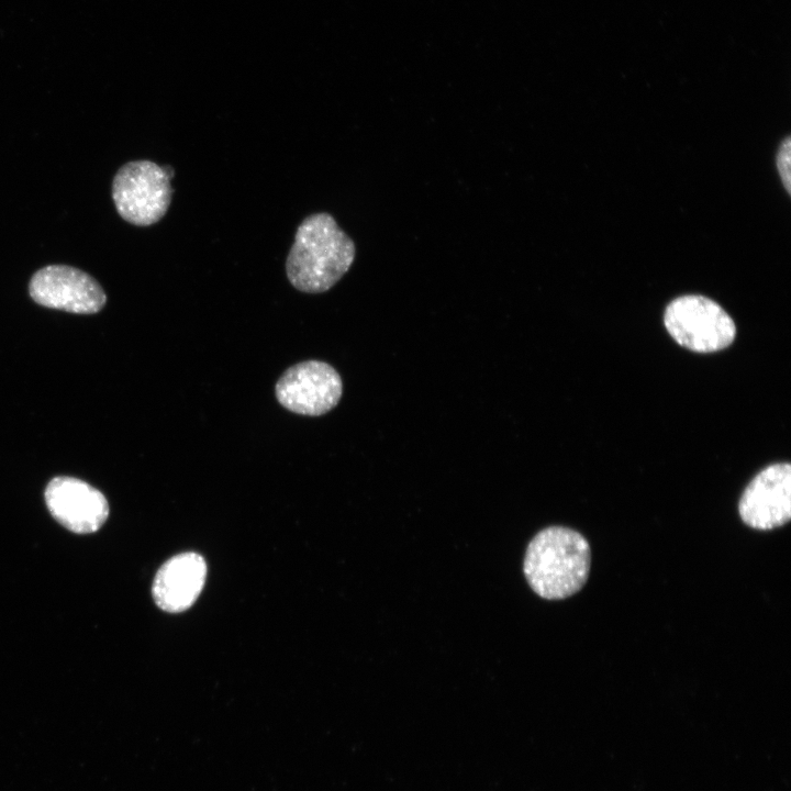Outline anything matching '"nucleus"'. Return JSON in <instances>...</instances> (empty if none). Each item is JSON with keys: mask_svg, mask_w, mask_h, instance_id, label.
<instances>
[{"mask_svg": "<svg viewBox=\"0 0 791 791\" xmlns=\"http://www.w3.org/2000/svg\"><path fill=\"white\" fill-rule=\"evenodd\" d=\"M29 290L41 305L79 314L97 313L107 301L97 280L66 265H51L37 270L31 278Z\"/></svg>", "mask_w": 791, "mask_h": 791, "instance_id": "nucleus-6", "label": "nucleus"}, {"mask_svg": "<svg viewBox=\"0 0 791 791\" xmlns=\"http://www.w3.org/2000/svg\"><path fill=\"white\" fill-rule=\"evenodd\" d=\"M207 564L197 553H182L168 559L157 571L152 593L155 603L169 613L190 608L202 591Z\"/></svg>", "mask_w": 791, "mask_h": 791, "instance_id": "nucleus-9", "label": "nucleus"}, {"mask_svg": "<svg viewBox=\"0 0 791 791\" xmlns=\"http://www.w3.org/2000/svg\"><path fill=\"white\" fill-rule=\"evenodd\" d=\"M590 545L577 531L549 526L539 531L526 548L523 571L539 597L561 600L577 593L590 570Z\"/></svg>", "mask_w": 791, "mask_h": 791, "instance_id": "nucleus-2", "label": "nucleus"}, {"mask_svg": "<svg viewBox=\"0 0 791 791\" xmlns=\"http://www.w3.org/2000/svg\"><path fill=\"white\" fill-rule=\"evenodd\" d=\"M664 323L679 345L698 353L724 349L736 334L735 323L724 309L697 294L672 300L666 308Z\"/></svg>", "mask_w": 791, "mask_h": 791, "instance_id": "nucleus-4", "label": "nucleus"}, {"mask_svg": "<svg viewBox=\"0 0 791 791\" xmlns=\"http://www.w3.org/2000/svg\"><path fill=\"white\" fill-rule=\"evenodd\" d=\"M356 257L354 241L334 216L317 212L298 226L286 259L290 283L305 293L330 290L352 267Z\"/></svg>", "mask_w": 791, "mask_h": 791, "instance_id": "nucleus-1", "label": "nucleus"}, {"mask_svg": "<svg viewBox=\"0 0 791 791\" xmlns=\"http://www.w3.org/2000/svg\"><path fill=\"white\" fill-rule=\"evenodd\" d=\"M175 176L171 166L151 160L124 164L115 174L112 198L118 213L136 226H149L160 221L171 203Z\"/></svg>", "mask_w": 791, "mask_h": 791, "instance_id": "nucleus-3", "label": "nucleus"}, {"mask_svg": "<svg viewBox=\"0 0 791 791\" xmlns=\"http://www.w3.org/2000/svg\"><path fill=\"white\" fill-rule=\"evenodd\" d=\"M791 138L787 136L780 144L777 153V169L780 175L782 185L787 192H791V172H790V159H791Z\"/></svg>", "mask_w": 791, "mask_h": 791, "instance_id": "nucleus-10", "label": "nucleus"}, {"mask_svg": "<svg viewBox=\"0 0 791 791\" xmlns=\"http://www.w3.org/2000/svg\"><path fill=\"white\" fill-rule=\"evenodd\" d=\"M738 512L743 522L760 531L784 525L791 519V465L779 463L762 469L746 487Z\"/></svg>", "mask_w": 791, "mask_h": 791, "instance_id": "nucleus-7", "label": "nucleus"}, {"mask_svg": "<svg viewBox=\"0 0 791 791\" xmlns=\"http://www.w3.org/2000/svg\"><path fill=\"white\" fill-rule=\"evenodd\" d=\"M275 393L287 410L319 416L336 406L343 394V382L334 367L312 359L288 368L278 379Z\"/></svg>", "mask_w": 791, "mask_h": 791, "instance_id": "nucleus-5", "label": "nucleus"}, {"mask_svg": "<svg viewBox=\"0 0 791 791\" xmlns=\"http://www.w3.org/2000/svg\"><path fill=\"white\" fill-rule=\"evenodd\" d=\"M45 501L53 517L77 534L98 531L109 515L105 497L87 482L71 477L51 480Z\"/></svg>", "mask_w": 791, "mask_h": 791, "instance_id": "nucleus-8", "label": "nucleus"}]
</instances>
